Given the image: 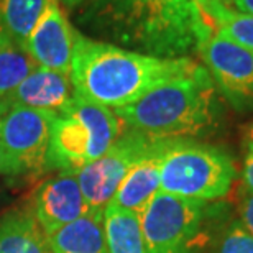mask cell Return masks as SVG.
<instances>
[{
	"label": "cell",
	"instance_id": "2",
	"mask_svg": "<svg viewBox=\"0 0 253 253\" xmlns=\"http://www.w3.org/2000/svg\"><path fill=\"white\" fill-rule=\"evenodd\" d=\"M191 58H156L76 32L69 78L74 95L109 109L133 104L156 85L188 73Z\"/></svg>",
	"mask_w": 253,
	"mask_h": 253
},
{
	"label": "cell",
	"instance_id": "5",
	"mask_svg": "<svg viewBox=\"0 0 253 253\" xmlns=\"http://www.w3.org/2000/svg\"><path fill=\"white\" fill-rule=\"evenodd\" d=\"M237 178L232 158L196 140H166L160 160V191L192 201H217Z\"/></svg>",
	"mask_w": 253,
	"mask_h": 253
},
{
	"label": "cell",
	"instance_id": "8",
	"mask_svg": "<svg viewBox=\"0 0 253 253\" xmlns=\"http://www.w3.org/2000/svg\"><path fill=\"white\" fill-rule=\"evenodd\" d=\"M153 143L155 138L126 128L100 158L74 171L90 211H105L124 178Z\"/></svg>",
	"mask_w": 253,
	"mask_h": 253
},
{
	"label": "cell",
	"instance_id": "18",
	"mask_svg": "<svg viewBox=\"0 0 253 253\" xmlns=\"http://www.w3.org/2000/svg\"><path fill=\"white\" fill-rule=\"evenodd\" d=\"M35 69H38V64L27 49L0 35V112L13 90Z\"/></svg>",
	"mask_w": 253,
	"mask_h": 253
},
{
	"label": "cell",
	"instance_id": "4",
	"mask_svg": "<svg viewBox=\"0 0 253 253\" xmlns=\"http://www.w3.org/2000/svg\"><path fill=\"white\" fill-rule=\"evenodd\" d=\"M125 131L112 109L74 95L56 114L46 155V171H78L100 158Z\"/></svg>",
	"mask_w": 253,
	"mask_h": 253
},
{
	"label": "cell",
	"instance_id": "26",
	"mask_svg": "<svg viewBox=\"0 0 253 253\" xmlns=\"http://www.w3.org/2000/svg\"><path fill=\"white\" fill-rule=\"evenodd\" d=\"M194 2H196V5H197V7H199V10H201V8H204L207 3L214 2V0H194Z\"/></svg>",
	"mask_w": 253,
	"mask_h": 253
},
{
	"label": "cell",
	"instance_id": "12",
	"mask_svg": "<svg viewBox=\"0 0 253 253\" xmlns=\"http://www.w3.org/2000/svg\"><path fill=\"white\" fill-rule=\"evenodd\" d=\"M73 97L74 89L69 74L38 68L13 90L5 104V109L10 105H20L59 114Z\"/></svg>",
	"mask_w": 253,
	"mask_h": 253
},
{
	"label": "cell",
	"instance_id": "22",
	"mask_svg": "<svg viewBox=\"0 0 253 253\" xmlns=\"http://www.w3.org/2000/svg\"><path fill=\"white\" fill-rule=\"evenodd\" d=\"M219 2L224 3L230 10H235V12L245 15H252L253 17V0H219Z\"/></svg>",
	"mask_w": 253,
	"mask_h": 253
},
{
	"label": "cell",
	"instance_id": "14",
	"mask_svg": "<svg viewBox=\"0 0 253 253\" xmlns=\"http://www.w3.org/2000/svg\"><path fill=\"white\" fill-rule=\"evenodd\" d=\"M51 253H107L104 212L89 211L46 235Z\"/></svg>",
	"mask_w": 253,
	"mask_h": 253
},
{
	"label": "cell",
	"instance_id": "11",
	"mask_svg": "<svg viewBox=\"0 0 253 253\" xmlns=\"http://www.w3.org/2000/svg\"><path fill=\"white\" fill-rule=\"evenodd\" d=\"M89 211L74 171L59 169L40 186L33 197V217L46 235Z\"/></svg>",
	"mask_w": 253,
	"mask_h": 253
},
{
	"label": "cell",
	"instance_id": "19",
	"mask_svg": "<svg viewBox=\"0 0 253 253\" xmlns=\"http://www.w3.org/2000/svg\"><path fill=\"white\" fill-rule=\"evenodd\" d=\"M201 13L204 15L217 33L222 37L232 40L234 43L240 44L247 49L253 51V17L245 15L235 10H230L220 3L219 0L207 3L204 8H201Z\"/></svg>",
	"mask_w": 253,
	"mask_h": 253
},
{
	"label": "cell",
	"instance_id": "27",
	"mask_svg": "<svg viewBox=\"0 0 253 253\" xmlns=\"http://www.w3.org/2000/svg\"><path fill=\"white\" fill-rule=\"evenodd\" d=\"M63 2L68 5V7H76L78 3H81L83 0H63Z\"/></svg>",
	"mask_w": 253,
	"mask_h": 253
},
{
	"label": "cell",
	"instance_id": "9",
	"mask_svg": "<svg viewBox=\"0 0 253 253\" xmlns=\"http://www.w3.org/2000/svg\"><path fill=\"white\" fill-rule=\"evenodd\" d=\"M206 69L225 100L239 112L253 109V51L214 33L197 48Z\"/></svg>",
	"mask_w": 253,
	"mask_h": 253
},
{
	"label": "cell",
	"instance_id": "6",
	"mask_svg": "<svg viewBox=\"0 0 253 253\" xmlns=\"http://www.w3.org/2000/svg\"><path fill=\"white\" fill-rule=\"evenodd\" d=\"M212 214L209 202L160 191L138 215L148 253H199Z\"/></svg>",
	"mask_w": 253,
	"mask_h": 253
},
{
	"label": "cell",
	"instance_id": "20",
	"mask_svg": "<svg viewBox=\"0 0 253 253\" xmlns=\"http://www.w3.org/2000/svg\"><path fill=\"white\" fill-rule=\"evenodd\" d=\"M215 253H253V235L240 220H234L222 234Z\"/></svg>",
	"mask_w": 253,
	"mask_h": 253
},
{
	"label": "cell",
	"instance_id": "23",
	"mask_svg": "<svg viewBox=\"0 0 253 253\" xmlns=\"http://www.w3.org/2000/svg\"><path fill=\"white\" fill-rule=\"evenodd\" d=\"M242 178H244L247 191H253V153H250V151H249V155H247V158H245Z\"/></svg>",
	"mask_w": 253,
	"mask_h": 253
},
{
	"label": "cell",
	"instance_id": "3",
	"mask_svg": "<svg viewBox=\"0 0 253 253\" xmlns=\"http://www.w3.org/2000/svg\"><path fill=\"white\" fill-rule=\"evenodd\" d=\"M114 112L126 128L150 138L196 140L219 126L222 104L209 71L196 64Z\"/></svg>",
	"mask_w": 253,
	"mask_h": 253
},
{
	"label": "cell",
	"instance_id": "24",
	"mask_svg": "<svg viewBox=\"0 0 253 253\" xmlns=\"http://www.w3.org/2000/svg\"><path fill=\"white\" fill-rule=\"evenodd\" d=\"M13 176V171H12V166H10L7 156H5L2 146H0V176Z\"/></svg>",
	"mask_w": 253,
	"mask_h": 253
},
{
	"label": "cell",
	"instance_id": "1",
	"mask_svg": "<svg viewBox=\"0 0 253 253\" xmlns=\"http://www.w3.org/2000/svg\"><path fill=\"white\" fill-rule=\"evenodd\" d=\"M81 22L156 58H186L214 33L194 0H87Z\"/></svg>",
	"mask_w": 253,
	"mask_h": 253
},
{
	"label": "cell",
	"instance_id": "13",
	"mask_svg": "<svg viewBox=\"0 0 253 253\" xmlns=\"http://www.w3.org/2000/svg\"><path fill=\"white\" fill-rule=\"evenodd\" d=\"M166 140H155L120 183L110 204L140 215L155 194L160 192V160Z\"/></svg>",
	"mask_w": 253,
	"mask_h": 253
},
{
	"label": "cell",
	"instance_id": "21",
	"mask_svg": "<svg viewBox=\"0 0 253 253\" xmlns=\"http://www.w3.org/2000/svg\"><path fill=\"white\" fill-rule=\"evenodd\" d=\"M240 224L253 235V191H247L240 202Z\"/></svg>",
	"mask_w": 253,
	"mask_h": 253
},
{
	"label": "cell",
	"instance_id": "15",
	"mask_svg": "<svg viewBox=\"0 0 253 253\" xmlns=\"http://www.w3.org/2000/svg\"><path fill=\"white\" fill-rule=\"evenodd\" d=\"M0 253H51L33 214L13 211L0 219Z\"/></svg>",
	"mask_w": 253,
	"mask_h": 253
},
{
	"label": "cell",
	"instance_id": "17",
	"mask_svg": "<svg viewBox=\"0 0 253 253\" xmlns=\"http://www.w3.org/2000/svg\"><path fill=\"white\" fill-rule=\"evenodd\" d=\"M49 0H0V35L25 48Z\"/></svg>",
	"mask_w": 253,
	"mask_h": 253
},
{
	"label": "cell",
	"instance_id": "7",
	"mask_svg": "<svg viewBox=\"0 0 253 253\" xmlns=\"http://www.w3.org/2000/svg\"><path fill=\"white\" fill-rule=\"evenodd\" d=\"M56 114L20 105L0 112V146L13 176L46 171V155Z\"/></svg>",
	"mask_w": 253,
	"mask_h": 253
},
{
	"label": "cell",
	"instance_id": "10",
	"mask_svg": "<svg viewBox=\"0 0 253 253\" xmlns=\"http://www.w3.org/2000/svg\"><path fill=\"white\" fill-rule=\"evenodd\" d=\"M76 30L63 13L58 0H49L43 15L25 43L38 68L69 74L73 61Z\"/></svg>",
	"mask_w": 253,
	"mask_h": 253
},
{
	"label": "cell",
	"instance_id": "16",
	"mask_svg": "<svg viewBox=\"0 0 253 253\" xmlns=\"http://www.w3.org/2000/svg\"><path fill=\"white\" fill-rule=\"evenodd\" d=\"M107 253H148L138 215L109 204L104 211Z\"/></svg>",
	"mask_w": 253,
	"mask_h": 253
},
{
	"label": "cell",
	"instance_id": "25",
	"mask_svg": "<svg viewBox=\"0 0 253 253\" xmlns=\"http://www.w3.org/2000/svg\"><path fill=\"white\" fill-rule=\"evenodd\" d=\"M247 145H249L250 153H253V125H252V128L249 130V135H247Z\"/></svg>",
	"mask_w": 253,
	"mask_h": 253
}]
</instances>
